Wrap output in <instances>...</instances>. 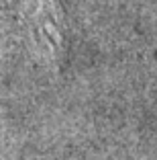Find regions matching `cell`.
Returning <instances> with one entry per match:
<instances>
[{
	"instance_id": "cell-1",
	"label": "cell",
	"mask_w": 157,
	"mask_h": 160,
	"mask_svg": "<svg viewBox=\"0 0 157 160\" xmlns=\"http://www.w3.org/2000/svg\"><path fill=\"white\" fill-rule=\"evenodd\" d=\"M19 21L33 53L59 70L67 58V23L57 0H23Z\"/></svg>"
}]
</instances>
